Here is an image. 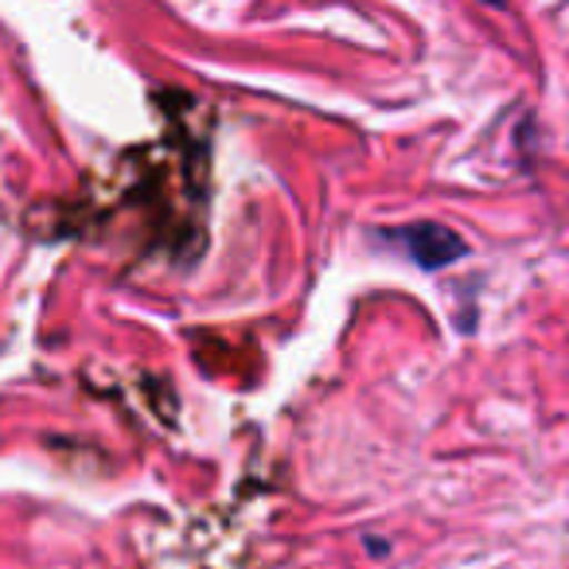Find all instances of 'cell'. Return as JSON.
Returning a JSON list of instances; mask_svg holds the SVG:
<instances>
[{
  "label": "cell",
  "instance_id": "6da1fadb",
  "mask_svg": "<svg viewBox=\"0 0 569 569\" xmlns=\"http://www.w3.org/2000/svg\"><path fill=\"white\" fill-rule=\"evenodd\" d=\"M398 238H402L406 253H410L421 269H445L468 253L465 238L452 227H445V222H410Z\"/></svg>",
  "mask_w": 569,
  "mask_h": 569
}]
</instances>
